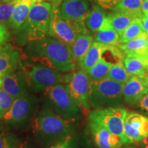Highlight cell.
I'll list each match as a JSON object with an SVG mask.
<instances>
[{"label": "cell", "mask_w": 148, "mask_h": 148, "mask_svg": "<svg viewBox=\"0 0 148 148\" xmlns=\"http://www.w3.org/2000/svg\"><path fill=\"white\" fill-rule=\"evenodd\" d=\"M26 52L32 62H40L62 73L73 71L76 67L69 45L52 37L29 42Z\"/></svg>", "instance_id": "6da1fadb"}, {"label": "cell", "mask_w": 148, "mask_h": 148, "mask_svg": "<svg viewBox=\"0 0 148 148\" xmlns=\"http://www.w3.org/2000/svg\"><path fill=\"white\" fill-rule=\"evenodd\" d=\"M70 122L53 111L43 108L37 112L33 120V134L42 147H50L70 134Z\"/></svg>", "instance_id": "7a4b0ae2"}, {"label": "cell", "mask_w": 148, "mask_h": 148, "mask_svg": "<svg viewBox=\"0 0 148 148\" xmlns=\"http://www.w3.org/2000/svg\"><path fill=\"white\" fill-rule=\"evenodd\" d=\"M51 14V4L38 0L29 10L26 21L19 29L18 41L26 43L49 36Z\"/></svg>", "instance_id": "3957f363"}, {"label": "cell", "mask_w": 148, "mask_h": 148, "mask_svg": "<svg viewBox=\"0 0 148 148\" xmlns=\"http://www.w3.org/2000/svg\"><path fill=\"white\" fill-rule=\"evenodd\" d=\"M21 69L27 78L29 90L34 92H44L48 88L60 84H66L68 75L40 62L22 63Z\"/></svg>", "instance_id": "277c9868"}, {"label": "cell", "mask_w": 148, "mask_h": 148, "mask_svg": "<svg viewBox=\"0 0 148 148\" xmlns=\"http://www.w3.org/2000/svg\"><path fill=\"white\" fill-rule=\"evenodd\" d=\"M43 92L44 108L49 109L70 121L78 118L81 109L69 95L65 84L54 85Z\"/></svg>", "instance_id": "5b68a950"}, {"label": "cell", "mask_w": 148, "mask_h": 148, "mask_svg": "<svg viewBox=\"0 0 148 148\" xmlns=\"http://www.w3.org/2000/svg\"><path fill=\"white\" fill-rule=\"evenodd\" d=\"M58 5V3H54L51 5L49 36L70 45L79 34H89L84 21H67L61 17Z\"/></svg>", "instance_id": "8992f818"}, {"label": "cell", "mask_w": 148, "mask_h": 148, "mask_svg": "<svg viewBox=\"0 0 148 148\" xmlns=\"http://www.w3.org/2000/svg\"><path fill=\"white\" fill-rule=\"evenodd\" d=\"M123 84L109 78L98 82H90V107L103 108L105 106L115 104L121 100Z\"/></svg>", "instance_id": "52a82bcc"}, {"label": "cell", "mask_w": 148, "mask_h": 148, "mask_svg": "<svg viewBox=\"0 0 148 148\" xmlns=\"http://www.w3.org/2000/svg\"><path fill=\"white\" fill-rule=\"evenodd\" d=\"M126 109L118 107L94 109L88 113L90 121H94L102 125L110 132L121 138L123 143H127V139L123 132V124Z\"/></svg>", "instance_id": "ba28073f"}, {"label": "cell", "mask_w": 148, "mask_h": 148, "mask_svg": "<svg viewBox=\"0 0 148 148\" xmlns=\"http://www.w3.org/2000/svg\"><path fill=\"white\" fill-rule=\"evenodd\" d=\"M37 107V98L28 93L14 99L10 108L2 119L5 124L8 126H21L32 119Z\"/></svg>", "instance_id": "9c48e42d"}, {"label": "cell", "mask_w": 148, "mask_h": 148, "mask_svg": "<svg viewBox=\"0 0 148 148\" xmlns=\"http://www.w3.org/2000/svg\"><path fill=\"white\" fill-rule=\"evenodd\" d=\"M65 86L72 99L81 110H89L90 80L87 73L79 69L69 74Z\"/></svg>", "instance_id": "30bf717a"}, {"label": "cell", "mask_w": 148, "mask_h": 148, "mask_svg": "<svg viewBox=\"0 0 148 148\" xmlns=\"http://www.w3.org/2000/svg\"><path fill=\"white\" fill-rule=\"evenodd\" d=\"M127 143L140 142L148 134V117L134 112H127L123 124Z\"/></svg>", "instance_id": "8fae6325"}, {"label": "cell", "mask_w": 148, "mask_h": 148, "mask_svg": "<svg viewBox=\"0 0 148 148\" xmlns=\"http://www.w3.org/2000/svg\"><path fill=\"white\" fill-rule=\"evenodd\" d=\"M1 79V88L14 99L29 93L27 78L21 67L3 74Z\"/></svg>", "instance_id": "7c38bea8"}, {"label": "cell", "mask_w": 148, "mask_h": 148, "mask_svg": "<svg viewBox=\"0 0 148 148\" xmlns=\"http://www.w3.org/2000/svg\"><path fill=\"white\" fill-rule=\"evenodd\" d=\"M89 0H64L59 8V12L63 19L82 21L89 13Z\"/></svg>", "instance_id": "4fadbf2b"}, {"label": "cell", "mask_w": 148, "mask_h": 148, "mask_svg": "<svg viewBox=\"0 0 148 148\" xmlns=\"http://www.w3.org/2000/svg\"><path fill=\"white\" fill-rule=\"evenodd\" d=\"M94 142L98 148H119L123 145L121 138L94 121L89 122Z\"/></svg>", "instance_id": "5bb4252c"}, {"label": "cell", "mask_w": 148, "mask_h": 148, "mask_svg": "<svg viewBox=\"0 0 148 148\" xmlns=\"http://www.w3.org/2000/svg\"><path fill=\"white\" fill-rule=\"evenodd\" d=\"M22 55L19 49L11 44L0 46V75L21 67Z\"/></svg>", "instance_id": "9a60e30c"}, {"label": "cell", "mask_w": 148, "mask_h": 148, "mask_svg": "<svg viewBox=\"0 0 148 148\" xmlns=\"http://www.w3.org/2000/svg\"><path fill=\"white\" fill-rule=\"evenodd\" d=\"M147 92L148 88L143 84L138 75H133L123 84L122 96L127 103L134 105Z\"/></svg>", "instance_id": "2e32d148"}, {"label": "cell", "mask_w": 148, "mask_h": 148, "mask_svg": "<svg viewBox=\"0 0 148 148\" xmlns=\"http://www.w3.org/2000/svg\"><path fill=\"white\" fill-rule=\"evenodd\" d=\"M37 1L38 0H18L12 12L9 25L14 29L18 30L26 21L29 10Z\"/></svg>", "instance_id": "e0dca14e"}, {"label": "cell", "mask_w": 148, "mask_h": 148, "mask_svg": "<svg viewBox=\"0 0 148 148\" xmlns=\"http://www.w3.org/2000/svg\"><path fill=\"white\" fill-rule=\"evenodd\" d=\"M86 28L92 32H99L110 27L106 14L98 6L92 7L84 20Z\"/></svg>", "instance_id": "ac0fdd59"}, {"label": "cell", "mask_w": 148, "mask_h": 148, "mask_svg": "<svg viewBox=\"0 0 148 148\" xmlns=\"http://www.w3.org/2000/svg\"><path fill=\"white\" fill-rule=\"evenodd\" d=\"M123 64L125 69L132 75H140L148 69V58L146 56H124Z\"/></svg>", "instance_id": "d6986e66"}, {"label": "cell", "mask_w": 148, "mask_h": 148, "mask_svg": "<svg viewBox=\"0 0 148 148\" xmlns=\"http://www.w3.org/2000/svg\"><path fill=\"white\" fill-rule=\"evenodd\" d=\"M92 42L93 38L89 34H79L76 37L75 41L69 45L72 58L75 62H81Z\"/></svg>", "instance_id": "ffe728a7"}, {"label": "cell", "mask_w": 148, "mask_h": 148, "mask_svg": "<svg viewBox=\"0 0 148 148\" xmlns=\"http://www.w3.org/2000/svg\"><path fill=\"white\" fill-rule=\"evenodd\" d=\"M147 38L146 34H143L138 38L130 40L125 43H120L117 45L124 56L140 55L146 56L147 53Z\"/></svg>", "instance_id": "44dd1931"}, {"label": "cell", "mask_w": 148, "mask_h": 148, "mask_svg": "<svg viewBox=\"0 0 148 148\" xmlns=\"http://www.w3.org/2000/svg\"><path fill=\"white\" fill-rule=\"evenodd\" d=\"M104 45L97 42H93L90 45L84 57L79 62V67L85 71H88L101 58Z\"/></svg>", "instance_id": "7402d4cb"}, {"label": "cell", "mask_w": 148, "mask_h": 148, "mask_svg": "<svg viewBox=\"0 0 148 148\" xmlns=\"http://www.w3.org/2000/svg\"><path fill=\"white\" fill-rule=\"evenodd\" d=\"M143 0H120L119 3L112 8L114 12L128 14L134 17L141 18L143 14L141 5Z\"/></svg>", "instance_id": "603a6c76"}, {"label": "cell", "mask_w": 148, "mask_h": 148, "mask_svg": "<svg viewBox=\"0 0 148 148\" xmlns=\"http://www.w3.org/2000/svg\"><path fill=\"white\" fill-rule=\"evenodd\" d=\"M110 27L120 35L128 27L135 17L123 12H114L107 16Z\"/></svg>", "instance_id": "cb8c5ba5"}, {"label": "cell", "mask_w": 148, "mask_h": 148, "mask_svg": "<svg viewBox=\"0 0 148 148\" xmlns=\"http://www.w3.org/2000/svg\"><path fill=\"white\" fill-rule=\"evenodd\" d=\"M143 34H145L144 33L141 20L139 18L136 17L119 36L120 43H125Z\"/></svg>", "instance_id": "d4e9b609"}, {"label": "cell", "mask_w": 148, "mask_h": 148, "mask_svg": "<svg viewBox=\"0 0 148 148\" xmlns=\"http://www.w3.org/2000/svg\"><path fill=\"white\" fill-rule=\"evenodd\" d=\"M112 64L100 58L93 66L86 71L90 82H98L107 78V75Z\"/></svg>", "instance_id": "484cf974"}, {"label": "cell", "mask_w": 148, "mask_h": 148, "mask_svg": "<svg viewBox=\"0 0 148 148\" xmlns=\"http://www.w3.org/2000/svg\"><path fill=\"white\" fill-rule=\"evenodd\" d=\"M93 39L104 45L117 46L120 44L119 34L111 27L96 32Z\"/></svg>", "instance_id": "4316f807"}, {"label": "cell", "mask_w": 148, "mask_h": 148, "mask_svg": "<svg viewBox=\"0 0 148 148\" xmlns=\"http://www.w3.org/2000/svg\"><path fill=\"white\" fill-rule=\"evenodd\" d=\"M123 57L124 55L117 46L105 45L101 53V58L112 65V64L123 63Z\"/></svg>", "instance_id": "83f0119b"}, {"label": "cell", "mask_w": 148, "mask_h": 148, "mask_svg": "<svg viewBox=\"0 0 148 148\" xmlns=\"http://www.w3.org/2000/svg\"><path fill=\"white\" fill-rule=\"evenodd\" d=\"M133 76L125 69L123 63L112 64L109 70L107 78L115 81L116 82L124 84Z\"/></svg>", "instance_id": "f1b7e54d"}, {"label": "cell", "mask_w": 148, "mask_h": 148, "mask_svg": "<svg viewBox=\"0 0 148 148\" xmlns=\"http://www.w3.org/2000/svg\"><path fill=\"white\" fill-rule=\"evenodd\" d=\"M18 0H1L0 1V23L9 25L16 3Z\"/></svg>", "instance_id": "f546056e"}, {"label": "cell", "mask_w": 148, "mask_h": 148, "mask_svg": "<svg viewBox=\"0 0 148 148\" xmlns=\"http://www.w3.org/2000/svg\"><path fill=\"white\" fill-rule=\"evenodd\" d=\"M14 100L13 97L9 95L2 88L0 89V120L3 119V116L10 108Z\"/></svg>", "instance_id": "4dcf8cb0"}, {"label": "cell", "mask_w": 148, "mask_h": 148, "mask_svg": "<svg viewBox=\"0 0 148 148\" xmlns=\"http://www.w3.org/2000/svg\"><path fill=\"white\" fill-rule=\"evenodd\" d=\"M49 148H75L74 138L71 134H69L51 145Z\"/></svg>", "instance_id": "1f68e13d"}, {"label": "cell", "mask_w": 148, "mask_h": 148, "mask_svg": "<svg viewBox=\"0 0 148 148\" xmlns=\"http://www.w3.org/2000/svg\"><path fill=\"white\" fill-rule=\"evenodd\" d=\"M3 148H20L19 143L15 135L12 134H6L3 136Z\"/></svg>", "instance_id": "d6a6232c"}, {"label": "cell", "mask_w": 148, "mask_h": 148, "mask_svg": "<svg viewBox=\"0 0 148 148\" xmlns=\"http://www.w3.org/2000/svg\"><path fill=\"white\" fill-rule=\"evenodd\" d=\"M10 34L5 25L0 23V46L3 45L8 40Z\"/></svg>", "instance_id": "836d02e7"}, {"label": "cell", "mask_w": 148, "mask_h": 148, "mask_svg": "<svg viewBox=\"0 0 148 148\" xmlns=\"http://www.w3.org/2000/svg\"><path fill=\"white\" fill-rule=\"evenodd\" d=\"M98 4L105 9H112L120 0H95Z\"/></svg>", "instance_id": "e575fe53"}, {"label": "cell", "mask_w": 148, "mask_h": 148, "mask_svg": "<svg viewBox=\"0 0 148 148\" xmlns=\"http://www.w3.org/2000/svg\"><path fill=\"white\" fill-rule=\"evenodd\" d=\"M137 103L138 107L144 112L148 114V92L140 99Z\"/></svg>", "instance_id": "d590c367"}, {"label": "cell", "mask_w": 148, "mask_h": 148, "mask_svg": "<svg viewBox=\"0 0 148 148\" xmlns=\"http://www.w3.org/2000/svg\"><path fill=\"white\" fill-rule=\"evenodd\" d=\"M20 148H37L34 141L30 139L25 140L23 143H21Z\"/></svg>", "instance_id": "8d00e7d4"}, {"label": "cell", "mask_w": 148, "mask_h": 148, "mask_svg": "<svg viewBox=\"0 0 148 148\" xmlns=\"http://www.w3.org/2000/svg\"><path fill=\"white\" fill-rule=\"evenodd\" d=\"M140 20L143 25L144 33L148 36V15H143Z\"/></svg>", "instance_id": "74e56055"}, {"label": "cell", "mask_w": 148, "mask_h": 148, "mask_svg": "<svg viewBox=\"0 0 148 148\" xmlns=\"http://www.w3.org/2000/svg\"><path fill=\"white\" fill-rule=\"evenodd\" d=\"M138 77H139L140 80L141 81V82L143 83L144 86L148 88V69L142 75H138Z\"/></svg>", "instance_id": "f35d334b"}, {"label": "cell", "mask_w": 148, "mask_h": 148, "mask_svg": "<svg viewBox=\"0 0 148 148\" xmlns=\"http://www.w3.org/2000/svg\"><path fill=\"white\" fill-rule=\"evenodd\" d=\"M141 10L143 15H148V0H143Z\"/></svg>", "instance_id": "ab89813d"}, {"label": "cell", "mask_w": 148, "mask_h": 148, "mask_svg": "<svg viewBox=\"0 0 148 148\" xmlns=\"http://www.w3.org/2000/svg\"><path fill=\"white\" fill-rule=\"evenodd\" d=\"M140 144L142 147H145L146 145H148V134L140 142Z\"/></svg>", "instance_id": "60d3db41"}, {"label": "cell", "mask_w": 148, "mask_h": 148, "mask_svg": "<svg viewBox=\"0 0 148 148\" xmlns=\"http://www.w3.org/2000/svg\"><path fill=\"white\" fill-rule=\"evenodd\" d=\"M0 148H3V136L1 134H0Z\"/></svg>", "instance_id": "b9f144b4"}, {"label": "cell", "mask_w": 148, "mask_h": 148, "mask_svg": "<svg viewBox=\"0 0 148 148\" xmlns=\"http://www.w3.org/2000/svg\"><path fill=\"white\" fill-rule=\"evenodd\" d=\"M2 86V79H1V75H0V89L1 88Z\"/></svg>", "instance_id": "7bdbcfd3"}, {"label": "cell", "mask_w": 148, "mask_h": 148, "mask_svg": "<svg viewBox=\"0 0 148 148\" xmlns=\"http://www.w3.org/2000/svg\"><path fill=\"white\" fill-rule=\"evenodd\" d=\"M146 56L148 58V36L147 38V53H146Z\"/></svg>", "instance_id": "ee69618b"}, {"label": "cell", "mask_w": 148, "mask_h": 148, "mask_svg": "<svg viewBox=\"0 0 148 148\" xmlns=\"http://www.w3.org/2000/svg\"><path fill=\"white\" fill-rule=\"evenodd\" d=\"M144 148H148V145L145 146V147H144Z\"/></svg>", "instance_id": "f6af8a7d"}, {"label": "cell", "mask_w": 148, "mask_h": 148, "mask_svg": "<svg viewBox=\"0 0 148 148\" xmlns=\"http://www.w3.org/2000/svg\"><path fill=\"white\" fill-rule=\"evenodd\" d=\"M0 1H1V0H0Z\"/></svg>", "instance_id": "bcb514c9"}]
</instances>
